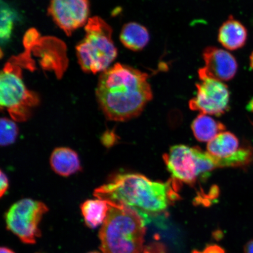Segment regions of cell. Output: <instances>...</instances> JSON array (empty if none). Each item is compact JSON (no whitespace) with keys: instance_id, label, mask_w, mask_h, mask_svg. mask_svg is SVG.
<instances>
[{"instance_id":"1","label":"cell","mask_w":253,"mask_h":253,"mask_svg":"<svg viewBox=\"0 0 253 253\" xmlns=\"http://www.w3.org/2000/svg\"><path fill=\"white\" fill-rule=\"evenodd\" d=\"M148 75L122 63L102 72L96 94L106 118L123 122L140 115L153 99Z\"/></svg>"},{"instance_id":"2","label":"cell","mask_w":253,"mask_h":253,"mask_svg":"<svg viewBox=\"0 0 253 253\" xmlns=\"http://www.w3.org/2000/svg\"><path fill=\"white\" fill-rule=\"evenodd\" d=\"M176 183L173 179L164 183L152 181L140 174H119L95 189L93 195L109 203L131 209L146 222L150 215L164 212L178 200Z\"/></svg>"},{"instance_id":"3","label":"cell","mask_w":253,"mask_h":253,"mask_svg":"<svg viewBox=\"0 0 253 253\" xmlns=\"http://www.w3.org/2000/svg\"><path fill=\"white\" fill-rule=\"evenodd\" d=\"M108 203L109 213L99 232L101 251L141 253L144 248L145 221L130 208Z\"/></svg>"},{"instance_id":"4","label":"cell","mask_w":253,"mask_h":253,"mask_svg":"<svg viewBox=\"0 0 253 253\" xmlns=\"http://www.w3.org/2000/svg\"><path fill=\"white\" fill-rule=\"evenodd\" d=\"M84 28V39L76 47L79 65L85 72H103L118 54L112 39V28L97 16L88 19Z\"/></svg>"},{"instance_id":"5","label":"cell","mask_w":253,"mask_h":253,"mask_svg":"<svg viewBox=\"0 0 253 253\" xmlns=\"http://www.w3.org/2000/svg\"><path fill=\"white\" fill-rule=\"evenodd\" d=\"M40 103L36 93L24 84L17 58L6 63L0 78V104L15 122L27 121L32 109Z\"/></svg>"},{"instance_id":"6","label":"cell","mask_w":253,"mask_h":253,"mask_svg":"<svg viewBox=\"0 0 253 253\" xmlns=\"http://www.w3.org/2000/svg\"><path fill=\"white\" fill-rule=\"evenodd\" d=\"M167 169L176 181L193 184L199 177L207 179L217 169L213 158L198 147L177 145L164 156Z\"/></svg>"},{"instance_id":"7","label":"cell","mask_w":253,"mask_h":253,"mask_svg":"<svg viewBox=\"0 0 253 253\" xmlns=\"http://www.w3.org/2000/svg\"><path fill=\"white\" fill-rule=\"evenodd\" d=\"M48 211L45 204L31 199L16 202L5 214L7 229L25 244H35L41 236L40 223Z\"/></svg>"},{"instance_id":"8","label":"cell","mask_w":253,"mask_h":253,"mask_svg":"<svg viewBox=\"0 0 253 253\" xmlns=\"http://www.w3.org/2000/svg\"><path fill=\"white\" fill-rule=\"evenodd\" d=\"M197 93L189 102V108L205 115L220 116L229 107L230 92L223 82L211 78L200 79Z\"/></svg>"},{"instance_id":"9","label":"cell","mask_w":253,"mask_h":253,"mask_svg":"<svg viewBox=\"0 0 253 253\" xmlns=\"http://www.w3.org/2000/svg\"><path fill=\"white\" fill-rule=\"evenodd\" d=\"M90 11L89 0H50L48 14L68 36L86 25Z\"/></svg>"},{"instance_id":"10","label":"cell","mask_w":253,"mask_h":253,"mask_svg":"<svg viewBox=\"0 0 253 253\" xmlns=\"http://www.w3.org/2000/svg\"><path fill=\"white\" fill-rule=\"evenodd\" d=\"M202 56L205 66L199 69V79L211 78L224 82L235 78L238 63L232 53L219 47L209 46L204 50Z\"/></svg>"},{"instance_id":"11","label":"cell","mask_w":253,"mask_h":253,"mask_svg":"<svg viewBox=\"0 0 253 253\" xmlns=\"http://www.w3.org/2000/svg\"><path fill=\"white\" fill-rule=\"evenodd\" d=\"M207 153L212 157L217 168L241 167L244 161V153L240 147L236 136L223 131L208 142Z\"/></svg>"},{"instance_id":"12","label":"cell","mask_w":253,"mask_h":253,"mask_svg":"<svg viewBox=\"0 0 253 253\" xmlns=\"http://www.w3.org/2000/svg\"><path fill=\"white\" fill-rule=\"evenodd\" d=\"M248 39L246 28L233 16L224 22L218 33V41L223 47L230 50L242 48Z\"/></svg>"},{"instance_id":"13","label":"cell","mask_w":253,"mask_h":253,"mask_svg":"<svg viewBox=\"0 0 253 253\" xmlns=\"http://www.w3.org/2000/svg\"><path fill=\"white\" fill-rule=\"evenodd\" d=\"M52 169L58 175L68 176L82 169L80 160L76 152L69 148H57L50 158Z\"/></svg>"},{"instance_id":"14","label":"cell","mask_w":253,"mask_h":253,"mask_svg":"<svg viewBox=\"0 0 253 253\" xmlns=\"http://www.w3.org/2000/svg\"><path fill=\"white\" fill-rule=\"evenodd\" d=\"M120 40L126 48L132 51H140L149 42V32L143 25L129 23L123 27Z\"/></svg>"},{"instance_id":"15","label":"cell","mask_w":253,"mask_h":253,"mask_svg":"<svg viewBox=\"0 0 253 253\" xmlns=\"http://www.w3.org/2000/svg\"><path fill=\"white\" fill-rule=\"evenodd\" d=\"M193 134L199 141L210 142L225 130V126L205 114H201L191 126Z\"/></svg>"},{"instance_id":"16","label":"cell","mask_w":253,"mask_h":253,"mask_svg":"<svg viewBox=\"0 0 253 253\" xmlns=\"http://www.w3.org/2000/svg\"><path fill=\"white\" fill-rule=\"evenodd\" d=\"M82 215L85 223L91 229L104 223L110 210V205L103 199H89L81 206Z\"/></svg>"},{"instance_id":"17","label":"cell","mask_w":253,"mask_h":253,"mask_svg":"<svg viewBox=\"0 0 253 253\" xmlns=\"http://www.w3.org/2000/svg\"><path fill=\"white\" fill-rule=\"evenodd\" d=\"M19 129L15 123L6 118L0 121V144L2 147L14 143L18 137Z\"/></svg>"},{"instance_id":"18","label":"cell","mask_w":253,"mask_h":253,"mask_svg":"<svg viewBox=\"0 0 253 253\" xmlns=\"http://www.w3.org/2000/svg\"><path fill=\"white\" fill-rule=\"evenodd\" d=\"M14 14L7 6L1 5V42L7 41L10 37L12 25H13Z\"/></svg>"},{"instance_id":"19","label":"cell","mask_w":253,"mask_h":253,"mask_svg":"<svg viewBox=\"0 0 253 253\" xmlns=\"http://www.w3.org/2000/svg\"><path fill=\"white\" fill-rule=\"evenodd\" d=\"M141 253H167L165 246L160 243H153L144 247Z\"/></svg>"},{"instance_id":"20","label":"cell","mask_w":253,"mask_h":253,"mask_svg":"<svg viewBox=\"0 0 253 253\" xmlns=\"http://www.w3.org/2000/svg\"><path fill=\"white\" fill-rule=\"evenodd\" d=\"M8 179L6 174L1 171V177H0V197L1 198L7 192L8 188Z\"/></svg>"},{"instance_id":"21","label":"cell","mask_w":253,"mask_h":253,"mask_svg":"<svg viewBox=\"0 0 253 253\" xmlns=\"http://www.w3.org/2000/svg\"><path fill=\"white\" fill-rule=\"evenodd\" d=\"M201 253H225L224 250L217 245L208 246Z\"/></svg>"},{"instance_id":"22","label":"cell","mask_w":253,"mask_h":253,"mask_svg":"<svg viewBox=\"0 0 253 253\" xmlns=\"http://www.w3.org/2000/svg\"><path fill=\"white\" fill-rule=\"evenodd\" d=\"M245 253H253V240L249 242L245 246Z\"/></svg>"},{"instance_id":"23","label":"cell","mask_w":253,"mask_h":253,"mask_svg":"<svg viewBox=\"0 0 253 253\" xmlns=\"http://www.w3.org/2000/svg\"><path fill=\"white\" fill-rule=\"evenodd\" d=\"M1 253H15L12 250L9 249L5 247H2L1 248Z\"/></svg>"},{"instance_id":"24","label":"cell","mask_w":253,"mask_h":253,"mask_svg":"<svg viewBox=\"0 0 253 253\" xmlns=\"http://www.w3.org/2000/svg\"><path fill=\"white\" fill-rule=\"evenodd\" d=\"M247 108H248V110L250 111V112H253V99L250 101L248 106H247Z\"/></svg>"},{"instance_id":"25","label":"cell","mask_w":253,"mask_h":253,"mask_svg":"<svg viewBox=\"0 0 253 253\" xmlns=\"http://www.w3.org/2000/svg\"><path fill=\"white\" fill-rule=\"evenodd\" d=\"M250 66H251V68L253 70V51L251 53V56H250Z\"/></svg>"},{"instance_id":"26","label":"cell","mask_w":253,"mask_h":253,"mask_svg":"<svg viewBox=\"0 0 253 253\" xmlns=\"http://www.w3.org/2000/svg\"><path fill=\"white\" fill-rule=\"evenodd\" d=\"M100 253L97 252H90V253Z\"/></svg>"}]
</instances>
